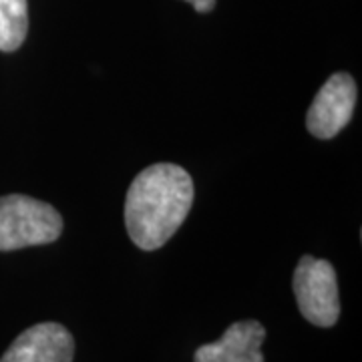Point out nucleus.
Returning <instances> with one entry per match:
<instances>
[{
	"mask_svg": "<svg viewBox=\"0 0 362 362\" xmlns=\"http://www.w3.org/2000/svg\"><path fill=\"white\" fill-rule=\"evenodd\" d=\"M266 330L258 320L232 324L220 340L195 350L194 362H264Z\"/></svg>",
	"mask_w": 362,
	"mask_h": 362,
	"instance_id": "6",
	"label": "nucleus"
},
{
	"mask_svg": "<svg viewBox=\"0 0 362 362\" xmlns=\"http://www.w3.org/2000/svg\"><path fill=\"white\" fill-rule=\"evenodd\" d=\"M194 180L175 163H156L133 180L125 197V226L145 252L165 246L194 206Z\"/></svg>",
	"mask_w": 362,
	"mask_h": 362,
	"instance_id": "1",
	"label": "nucleus"
},
{
	"mask_svg": "<svg viewBox=\"0 0 362 362\" xmlns=\"http://www.w3.org/2000/svg\"><path fill=\"white\" fill-rule=\"evenodd\" d=\"M356 107V83L349 73H334L316 93L306 113V127L318 139H332L344 129Z\"/></svg>",
	"mask_w": 362,
	"mask_h": 362,
	"instance_id": "4",
	"label": "nucleus"
},
{
	"mask_svg": "<svg viewBox=\"0 0 362 362\" xmlns=\"http://www.w3.org/2000/svg\"><path fill=\"white\" fill-rule=\"evenodd\" d=\"M75 338L57 322L35 324L14 338L0 362H73Z\"/></svg>",
	"mask_w": 362,
	"mask_h": 362,
	"instance_id": "5",
	"label": "nucleus"
},
{
	"mask_svg": "<svg viewBox=\"0 0 362 362\" xmlns=\"http://www.w3.org/2000/svg\"><path fill=\"white\" fill-rule=\"evenodd\" d=\"M61 233L63 218L51 204L21 194L0 197V252L51 244Z\"/></svg>",
	"mask_w": 362,
	"mask_h": 362,
	"instance_id": "2",
	"label": "nucleus"
},
{
	"mask_svg": "<svg viewBox=\"0 0 362 362\" xmlns=\"http://www.w3.org/2000/svg\"><path fill=\"white\" fill-rule=\"evenodd\" d=\"M294 294L300 314L314 326L330 328L340 318L337 270L326 259L304 256L294 272Z\"/></svg>",
	"mask_w": 362,
	"mask_h": 362,
	"instance_id": "3",
	"label": "nucleus"
},
{
	"mask_svg": "<svg viewBox=\"0 0 362 362\" xmlns=\"http://www.w3.org/2000/svg\"><path fill=\"white\" fill-rule=\"evenodd\" d=\"M28 33V2L0 0V51L14 52L21 49Z\"/></svg>",
	"mask_w": 362,
	"mask_h": 362,
	"instance_id": "7",
	"label": "nucleus"
},
{
	"mask_svg": "<svg viewBox=\"0 0 362 362\" xmlns=\"http://www.w3.org/2000/svg\"><path fill=\"white\" fill-rule=\"evenodd\" d=\"M194 6L197 13H211L216 8V0H185Z\"/></svg>",
	"mask_w": 362,
	"mask_h": 362,
	"instance_id": "8",
	"label": "nucleus"
}]
</instances>
